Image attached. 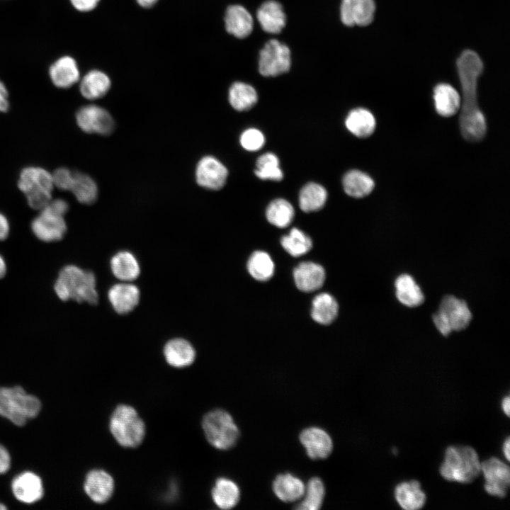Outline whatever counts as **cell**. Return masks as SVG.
Returning a JSON list of instances; mask_svg holds the SVG:
<instances>
[{"label":"cell","instance_id":"52a82bcc","mask_svg":"<svg viewBox=\"0 0 510 510\" xmlns=\"http://www.w3.org/2000/svg\"><path fill=\"white\" fill-rule=\"evenodd\" d=\"M18 186L33 209L41 210L52 200L54 187L52 174L42 168L29 166L23 169L20 174Z\"/></svg>","mask_w":510,"mask_h":510},{"label":"cell","instance_id":"6da1fadb","mask_svg":"<svg viewBox=\"0 0 510 510\" xmlns=\"http://www.w3.org/2000/svg\"><path fill=\"white\" fill-rule=\"evenodd\" d=\"M457 69L462 89L459 110L460 132L466 141L477 142L487 132V123L478 105L477 91V80L483 69L482 62L475 52L465 50L457 61Z\"/></svg>","mask_w":510,"mask_h":510},{"label":"cell","instance_id":"e0dca14e","mask_svg":"<svg viewBox=\"0 0 510 510\" xmlns=\"http://www.w3.org/2000/svg\"><path fill=\"white\" fill-rule=\"evenodd\" d=\"M48 74L57 88L67 89L80 80V71L76 60L70 55H62L50 66Z\"/></svg>","mask_w":510,"mask_h":510},{"label":"cell","instance_id":"681fc988","mask_svg":"<svg viewBox=\"0 0 510 510\" xmlns=\"http://www.w3.org/2000/svg\"><path fill=\"white\" fill-rule=\"evenodd\" d=\"M9 233V224L6 217L0 213V241L6 239Z\"/></svg>","mask_w":510,"mask_h":510},{"label":"cell","instance_id":"8992f818","mask_svg":"<svg viewBox=\"0 0 510 510\" xmlns=\"http://www.w3.org/2000/svg\"><path fill=\"white\" fill-rule=\"evenodd\" d=\"M202 428L207 441L220 450H229L237 443L239 431L232 416L225 410L217 409L204 415Z\"/></svg>","mask_w":510,"mask_h":510},{"label":"cell","instance_id":"ffe728a7","mask_svg":"<svg viewBox=\"0 0 510 510\" xmlns=\"http://www.w3.org/2000/svg\"><path fill=\"white\" fill-rule=\"evenodd\" d=\"M225 29L237 38L249 36L254 27V21L249 12L241 5H231L225 14Z\"/></svg>","mask_w":510,"mask_h":510},{"label":"cell","instance_id":"7402d4cb","mask_svg":"<svg viewBox=\"0 0 510 510\" xmlns=\"http://www.w3.org/2000/svg\"><path fill=\"white\" fill-rule=\"evenodd\" d=\"M256 18L261 28L270 34L280 33L286 23L283 6L275 0L263 3L257 11Z\"/></svg>","mask_w":510,"mask_h":510},{"label":"cell","instance_id":"f6af8a7d","mask_svg":"<svg viewBox=\"0 0 510 510\" xmlns=\"http://www.w3.org/2000/svg\"><path fill=\"white\" fill-rule=\"evenodd\" d=\"M101 0H69L72 7L79 12H89L94 10Z\"/></svg>","mask_w":510,"mask_h":510},{"label":"cell","instance_id":"b9f144b4","mask_svg":"<svg viewBox=\"0 0 510 510\" xmlns=\"http://www.w3.org/2000/svg\"><path fill=\"white\" fill-rule=\"evenodd\" d=\"M240 143L245 149L254 152L260 149L264 146L265 138L260 130L249 128L241 135Z\"/></svg>","mask_w":510,"mask_h":510},{"label":"cell","instance_id":"ab89813d","mask_svg":"<svg viewBox=\"0 0 510 510\" xmlns=\"http://www.w3.org/2000/svg\"><path fill=\"white\" fill-rule=\"evenodd\" d=\"M305 499L295 507L300 510H317L321 508L325 489L320 478L314 477L311 478L305 491Z\"/></svg>","mask_w":510,"mask_h":510},{"label":"cell","instance_id":"f35d334b","mask_svg":"<svg viewBox=\"0 0 510 510\" xmlns=\"http://www.w3.org/2000/svg\"><path fill=\"white\" fill-rule=\"evenodd\" d=\"M254 173L262 180L279 181L283 178L278 158L271 152L265 153L258 158Z\"/></svg>","mask_w":510,"mask_h":510},{"label":"cell","instance_id":"e575fe53","mask_svg":"<svg viewBox=\"0 0 510 510\" xmlns=\"http://www.w3.org/2000/svg\"><path fill=\"white\" fill-rule=\"evenodd\" d=\"M70 191L79 203L86 205L93 204L98 196L95 181L89 175L79 171H74V181Z\"/></svg>","mask_w":510,"mask_h":510},{"label":"cell","instance_id":"277c9868","mask_svg":"<svg viewBox=\"0 0 510 510\" xmlns=\"http://www.w3.org/2000/svg\"><path fill=\"white\" fill-rule=\"evenodd\" d=\"M41 409L40 400L21 386L0 387V416L22 426L36 417Z\"/></svg>","mask_w":510,"mask_h":510},{"label":"cell","instance_id":"1f68e13d","mask_svg":"<svg viewBox=\"0 0 510 510\" xmlns=\"http://www.w3.org/2000/svg\"><path fill=\"white\" fill-rule=\"evenodd\" d=\"M338 309L334 298L329 293H322L313 299L311 315L316 322L329 324L336 319Z\"/></svg>","mask_w":510,"mask_h":510},{"label":"cell","instance_id":"30bf717a","mask_svg":"<svg viewBox=\"0 0 510 510\" xmlns=\"http://www.w3.org/2000/svg\"><path fill=\"white\" fill-rule=\"evenodd\" d=\"M481 472L484 478V489L493 497L504 498L510 485L509 467L500 459L492 457L481 463Z\"/></svg>","mask_w":510,"mask_h":510},{"label":"cell","instance_id":"ac0fdd59","mask_svg":"<svg viewBox=\"0 0 510 510\" xmlns=\"http://www.w3.org/2000/svg\"><path fill=\"white\" fill-rule=\"evenodd\" d=\"M140 295L138 288L129 283L115 284L108 293L113 310L120 314H128L135 308L140 301Z\"/></svg>","mask_w":510,"mask_h":510},{"label":"cell","instance_id":"2e32d148","mask_svg":"<svg viewBox=\"0 0 510 510\" xmlns=\"http://www.w3.org/2000/svg\"><path fill=\"white\" fill-rule=\"evenodd\" d=\"M300 441L305 447L307 455L313 460L327 458L333 449L330 436L318 427H309L302 431Z\"/></svg>","mask_w":510,"mask_h":510},{"label":"cell","instance_id":"60d3db41","mask_svg":"<svg viewBox=\"0 0 510 510\" xmlns=\"http://www.w3.org/2000/svg\"><path fill=\"white\" fill-rule=\"evenodd\" d=\"M375 5L374 0H358L355 25L366 26L371 23L374 18Z\"/></svg>","mask_w":510,"mask_h":510},{"label":"cell","instance_id":"816d5d0a","mask_svg":"<svg viewBox=\"0 0 510 510\" xmlns=\"http://www.w3.org/2000/svg\"><path fill=\"white\" fill-rule=\"evenodd\" d=\"M502 451L504 453V457L507 460H509L510 458V440L509 437H507L506 440L504 441L503 446H502Z\"/></svg>","mask_w":510,"mask_h":510},{"label":"cell","instance_id":"7bdbcfd3","mask_svg":"<svg viewBox=\"0 0 510 510\" xmlns=\"http://www.w3.org/2000/svg\"><path fill=\"white\" fill-rule=\"evenodd\" d=\"M52 178L54 186L62 191H70L74 181V171L61 167L54 171Z\"/></svg>","mask_w":510,"mask_h":510},{"label":"cell","instance_id":"7c38bea8","mask_svg":"<svg viewBox=\"0 0 510 510\" xmlns=\"http://www.w3.org/2000/svg\"><path fill=\"white\" fill-rule=\"evenodd\" d=\"M31 229L39 239L52 242L63 238L67 232V225L64 216L44 208L33 220Z\"/></svg>","mask_w":510,"mask_h":510},{"label":"cell","instance_id":"bcb514c9","mask_svg":"<svg viewBox=\"0 0 510 510\" xmlns=\"http://www.w3.org/2000/svg\"><path fill=\"white\" fill-rule=\"evenodd\" d=\"M45 208L57 215L64 216L68 211L69 205L64 200L59 198L51 200Z\"/></svg>","mask_w":510,"mask_h":510},{"label":"cell","instance_id":"7dc6e473","mask_svg":"<svg viewBox=\"0 0 510 510\" xmlns=\"http://www.w3.org/2000/svg\"><path fill=\"white\" fill-rule=\"evenodd\" d=\"M11 458L9 452L0 444V475L6 473L11 467Z\"/></svg>","mask_w":510,"mask_h":510},{"label":"cell","instance_id":"ba28073f","mask_svg":"<svg viewBox=\"0 0 510 510\" xmlns=\"http://www.w3.org/2000/svg\"><path fill=\"white\" fill-rule=\"evenodd\" d=\"M472 318L471 312L466 302L453 295L445 296L438 311L433 316L438 330L444 336L452 331L465 329Z\"/></svg>","mask_w":510,"mask_h":510},{"label":"cell","instance_id":"5bb4252c","mask_svg":"<svg viewBox=\"0 0 510 510\" xmlns=\"http://www.w3.org/2000/svg\"><path fill=\"white\" fill-rule=\"evenodd\" d=\"M11 491L17 500L28 504L38 502L44 494L40 477L31 471L16 475L11 482Z\"/></svg>","mask_w":510,"mask_h":510},{"label":"cell","instance_id":"d4e9b609","mask_svg":"<svg viewBox=\"0 0 510 510\" xmlns=\"http://www.w3.org/2000/svg\"><path fill=\"white\" fill-rule=\"evenodd\" d=\"M79 81L80 92L89 100H95L104 96L111 86L109 76L98 69L89 71Z\"/></svg>","mask_w":510,"mask_h":510},{"label":"cell","instance_id":"4316f807","mask_svg":"<svg viewBox=\"0 0 510 510\" xmlns=\"http://www.w3.org/2000/svg\"><path fill=\"white\" fill-rule=\"evenodd\" d=\"M346 128L358 137L370 136L375 129V119L370 111L363 108L351 110L345 120Z\"/></svg>","mask_w":510,"mask_h":510},{"label":"cell","instance_id":"9a60e30c","mask_svg":"<svg viewBox=\"0 0 510 510\" xmlns=\"http://www.w3.org/2000/svg\"><path fill=\"white\" fill-rule=\"evenodd\" d=\"M114 480L112 476L101 469L90 470L86 475L84 489L86 495L96 504H104L113 496Z\"/></svg>","mask_w":510,"mask_h":510},{"label":"cell","instance_id":"8d00e7d4","mask_svg":"<svg viewBox=\"0 0 510 510\" xmlns=\"http://www.w3.org/2000/svg\"><path fill=\"white\" fill-rule=\"evenodd\" d=\"M250 275L259 281L269 280L274 273V264L270 256L264 251L254 252L247 263Z\"/></svg>","mask_w":510,"mask_h":510},{"label":"cell","instance_id":"7a4b0ae2","mask_svg":"<svg viewBox=\"0 0 510 510\" xmlns=\"http://www.w3.org/2000/svg\"><path fill=\"white\" fill-rule=\"evenodd\" d=\"M58 298L67 301L86 302L95 305L98 300L94 273L74 265H68L60 271L54 285Z\"/></svg>","mask_w":510,"mask_h":510},{"label":"cell","instance_id":"db71d44e","mask_svg":"<svg viewBox=\"0 0 510 510\" xmlns=\"http://www.w3.org/2000/svg\"><path fill=\"white\" fill-rule=\"evenodd\" d=\"M6 271V266L4 259L0 255V278L4 276Z\"/></svg>","mask_w":510,"mask_h":510},{"label":"cell","instance_id":"f907efd6","mask_svg":"<svg viewBox=\"0 0 510 510\" xmlns=\"http://www.w3.org/2000/svg\"><path fill=\"white\" fill-rule=\"evenodd\" d=\"M510 400L509 396L504 397L502 401V409L504 413L509 417L510 413Z\"/></svg>","mask_w":510,"mask_h":510},{"label":"cell","instance_id":"11a10c76","mask_svg":"<svg viewBox=\"0 0 510 510\" xmlns=\"http://www.w3.org/2000/svg\"><path fill=\"white\" fill-rule=\"evenodd\" d=\"M7 507L3 504L0 502V510L6 509Z\"/></svg>","mask_w":510,"mask_h":510},{"label":"cell","instance_id":"5b68a950","mask_svg":"<svg viewBox=\"0 0 510 510\" xmlns=\"http://www.w3.org/2000/svg\"><path fill=\"white\" fill-rule=\"evenodd\" d=\"M110 431L119 445L124 448L139 446L145 436V424L132 407L119 404L109 421Z\"/></svg>","mask_w":510,"mask_h":510},{"label":"cell","instance_id":"f546056e","mask_svg":"<svg viewBox=\"0 0 510 510\" xmlns=\"http://www.w3.org/2000/svg\"><path fill=\"white\" fill-rule=\"evenodd\" d=\"M214 503L222 509H230L235 506L239 500V489L232 480L218 478L211 492Z\"/></svg>","mask_w":510,"mask_h":510},{"label":"cell","instance_id":"836d02e7","mask_svg":"<svg viewBox=\"0 0 510 510\" xmlns=\"http://www.w3.org/2000/svg\"><path fill=\"white\" fill-rule=\"evenodd\" d=\"M230 103L239 111L251 108L257 102L258 95L255 89L251 85L237 81L233 83L228 93Z\"/></svg>","mask_w":510,"mask_h":510},{"label":"cell","instance_id":"484cf974","mask_svg":"<svg viewBox=\"0 0 510 510\" xmlns=\"http://www.w3.org/2000/svg\"><path fill=\"white\" fill-rule=\"evenodd\" d=\"M273 490L281 501L292 502L300 499L305 494V487L300 479L285 473L276 477L273 482Z\"/></svg>","mask_w":510,"mask_h":510},{"label":"cell","instance_id":"4fadbf2b","mask_svg":"<svg viewBox=\"0 0 510 510\" xmlns=\"http://www.w3.org/2000/svg\"><path fill=\"white\" fill-rule=\"evenodd\" d=\"M227 169L217 158L212 156L203 157L196 169V180L199 186L209 190L222 188L227 181Z\"/></svg>","mask_w":510,"mask_h":510},{"label":"cell","instance_id":"f5cc1de1","mask_svg":"<svg viewBox=\"0 0 510 510\" xmlns=\"http://www.w3.org/2000/svg\"><path fill=\"white\" fill-rule=\"evenodd\" d=\"M139 6L144 8H149L154 6L159 0H136Z\"/></svg>","mask_w":510,"mask_h":510},{"label":"cell","instance_id":"603a6c76","mask_svg":"<svg viewBox=\"0 0 510 510\" xmlns=\"http://www.w3.org/2000/svg\"><path fill=\"white\" fill-rule=\"evenodd\" d=\"M164 355L169 365L182 368L191 365L196 358V351L187 340L177 338L164 346Z\"/></svg>","mask_w":510,"mask_h":510},{"label":"cell","instance_id":"4dcf8cb0","mask_svg":"<svg viewBox=\"0 0 510 510\" xmlns=\"http://www.w3.org/2000/svg\"><path fill=\"white\" fill-rule=\"evenodd\" d=\"M396 297L407 307H416L424 301V294L414 279L409 274L399 276L395 283Z\"/></svg>","mask_w":510,"mask_h":510},{"label":"cell","instance_id":"74e56055","mask_svg":"<svg viewBox=\"0 0 510 510\" xmlns=\"http://www.w3.org/2000/svg\"><path fill=\"white\" fill-rule=\"evenodd\" d=\"M280 243L283 249L295 257L307 253L312 246L310 237L297 228H293L288 235L283 236Z\"/></svg>","mask_w":510,"mask_h":510},{"label":"cell","instance_id":"9c48e42d","mask_svg":"<svg viewBox=\"0 0 510 510\" xmlns=\"http://www.w3.org/2000/svg\"><path fill=\"white\" fill-rule=\"evenodd\" d=\"M290 65V50L278 40H268L260 51L259 71L264 76H276L285 73Z\"/></svg>","mask_w":510,"mask_h":510},{"label":"cell","instance_id":"cb8c5ba5","mask_svg":"<svg viewBox=\"0 0 510 510\" xmlns=\"http://www.w3.org/2000/svg\"><path fill=\"white\" fill-rule=\"evenodd\" d=\"M435 109L441 116L448 118L456 114L460 108L461 97L451 85L437 84L434 89Z\"/></svg>","mask_w":510,"mask_h":510},{"label":"cell","instance_id":"83f0119b","mask_svg":"<svg viewBox=\"0 0 510 510\" xmlns=\"http://www.w3.org/2000/svg\"><path fill=\"white\" fill-rule=\"evenodd\" d=\"M113 274L123 281L135 280L140 273V267L135 256L127 251L115 254L110 259Z\"/></svg>","mask_w":510,"mask_h":510},{"label":"cell","instance_id":"d6a6232c","mask_svg":"<svg viewBox=\"0 0 510 510\" xmlns=\"http://www.w3.org/2000/svg\"><path fill=\"white\" fill-rule=\"evenodd\" d=\"M326 189L317 183L305 184L300 191L299 205L305 212L317 211L322 209L327 200Z\"/></svg>","mask_w":510,"mask_h":510},{"label":"cell","instance_id":"d590c367","mask_svg":"<svg viewBox=\"0 0 510 510\" xmlns=\"http://www.w3.org/2000/svg\"><path fill=\"white\" fill-rule=\"evenodd\" d=\"M294 215L293 205L283 198H277L271 201L266 211L268 221L280 228L288 227L292 222Z\"/></svg>","mask_w":510,"mask_h":510},{"label":"cell","instance_id":"c3c4849f","mask_svg":"<svg viewBox=\"0 0 510 510\" xmlns=\"http://www.w3.org/2000/svg\"><path fill=\"white\" fill-rule=\"evenodd\" d=\"M8 90L5 84L0 81V112H6L9 108Z\"/></svg>","mask_w":510,"mask_h":510},{"label":"cell","instance_id":"8fae6325","mask_svg":"<svg viewBox=\"0 0 510 510\" xmlns=\"http://www.w3.org/2000/svg\"><path fill=\"white\" fill-rule=\"evenodd\" d=\"M76 120L78 126L87 133L108 135L115 128L114 120L108 111L96 105L80 108L76 112Z\"/></svg>","mask_w":510,"mask_h":510},{"label":"cell","instance_id":"d6986e66","mask_svg":"<svg viewBox=\"0 0 510 510\" xmlns=\"http://www.w3.org/2000/svg\"><path fill=\"white\" fill-rule=\"evenodd\" d=\"M297 288L303 292H313L320 288L325 280V271L317 264L307 261L300 263L293 271Z\"/></svg>","mask_w":510,"mask_h":510},{"label":"cell","instance_id":"ee69618b","mask_svg":"<svg viewBox=\"0 0 510 510\" xmlns=\"http://www.w3.org/2000/svg\"><path fill=\"white\" fill-rule=\"evenodd\" d=\"M358 0H342L340 16L342 23L347 26L355 25V16Z\"/></svg>","mask_w":510,"mask_h":510},{"label":"cell","instance_id":"f1b7e54d","mask_svg":"<svg viewBox=\"0 0 510 510\" xmlns=\"http://www.w3.org/2000/svg\"><path fill=\"white\" fill-rule=\"evenodd\" d=\"M342 184L345 193L356 198L368 196L375 187L373 178L367 174L357 169L346 173L343 177Z\"/></svg>","mask_w":510,"mask_h":510},{"label":"cell","instance_id":"44dd1931","mask_svg":"<svg viewBox=\"0 0 510 510\" xmlns=\"http://www.w3.org/2000/svg\"><path fill=\"white\" fill-rule=\"evenodd\" d=\"M394 497L398 505L404 510H419L426 502L425 492L417 480L399 483L394 489Z\"/></svg>","mask_w":510,"mask_h":510},{"label":"cell","instance_id":"3957f363","mask_svg":"<svg viewBox=\"0 0 510 510\" xmlns=\"http://www.w3.org/2000/svg\"><path fill=\"white\" fill-rule=\"evenodd\" d=\"M439 472L447 481L471 483L481 473V462L477 453L472 447L451 446L445 451Z\"/></svg>","mask_w":510,"mask_h":510}]
</instances>
